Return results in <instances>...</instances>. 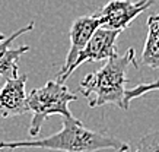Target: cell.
<instances>
[{
  "mask_svg": "<svg viewBox=\"0 0 159 152\" xmlns=\"http://www.w3.org/2000/svg\"><path fill=\"white\" fill-rule=\"evenodd\" d=\"M18 148H41L57 152H99L105 149L123 152L129 145L107 133L83 126L76 117H63L61 130L51 136L35 140H0V152Z\"/></svg>",
  "mask_w": 159,
  "mask_h": 152,
  "instance_id": "1",
  "label": "cell"
},
{
  "mask_svg": "<svg viewBox=\"0 0 159 152\" xmlns=\"http://www.w3.org/2000/svg\"><path fill=\"white\" fill-rule=\"evenodd\" d=\"M129 66L137 67L134 48H129L123 56L116 54L107 60L99 70L88 73L82 79L79 84V92L88 99L89 107L116 105L129 110L124 103Z\"/></svg>",
  "mask_w": 159,
  "mask_h": 152,
  "instance_id": "2",
  "label": "cell"
},
{
  "mask_svg": "<svg viewBox=\"0 0 159 152\" xmlns=\"http://www.w3.org/2000/svg\"><path fill=\"white\" fill-rule=\"evenodd\" d=\"M77 95L58 81H50L47 84L28 94V108L32 113L29 124V136L37 137L43 129L44 122L50 116H61L73 118L69 104L76 101Z\"/></svg>",
  "mask_w": 159,
  "mask_h": 152,
  "instance_id": "3",
  "label": "cell"
},
{
  "mask_svg": "<svg viewBox=\"0 0 159 152\" xmlns=\"http://www.w3.org/2000/svg\"><path fill=\"white\" fill-rule=\"evenodd\" d=\"M155 3L156 0H110L97 13L101 19V26L124 31L140 13H143Z\"/></svg>",
  "mask_w": 159,
  "mask_h": 152,
  "instance_id": "4",
  "label": "cell"
},
{
  "mask_svg": "<svg viewBox=\"0 0 159 152\" xmlns=\"http://www.w3.org/2000/svg\"><path fill=\"white\" fill-rule=\"evenodd\" d=\"M120 34L121 31L118 30H111V28H105V26H99L92 34V37L88 41V44L85 45V48L79 53L77 59L72 64V67L69 69L67 73L64 75V78L61 81L63 84L70 78V75L80 64L86 63V62H101V60H108L111 57H114L117 54L116 43Z\"/></svg>",
  "mask_w": 159,
  "mask_h": 152,
  "instance_id": "5",
  "label": "cell"
},
{
  "mask_svg": "<svg viewBox=\"0 0 159 152\" xmlns=\"http://www.w3.org/2000/svg\"><path fill=\"white\" fill-rule=\"evenodd\" d=\"M101 26V19L98 13H92V15H85L80 16L72 22L70 30H69V37H70V48L67 51V56L64 59V63L60 67L57 73V81L61 82L64 75L67 73V70L72 67V64L75 63V60L77 59L79 53L85 48V45L88 44L89 38L92 34L95 32ZM63 84V82H61Z\"/></svg>",
  "mask_w": 159,
  "mask_h": 152,
  "instance_id": "6",
  "label": "cell"
},
{
  "mask_svg": "<svg viewBox=\"0 0 159 152\" xmlns=\"http://www.w3.org/2000/svg\"><path fill=\"white\" fill-rule=\"evenodd\" d=\"M28 76L19 75L18 78L6 79L0 89V120L18 117L29 111L28 94L25 91Z\"/></svg>",
  "mask_w": 159,
  "mask_h": 152,
  "instance_id": "7",
  "label": "cell"
},
{
  "mask_svg": "<svg viewBox=\"0 0 159 152\" xmlns=\"http://www.w3.org/2000/svg\"><path fill=\"white\" fill-rule=\"evenodd\" d=\"M35 28V22H29L26 26H22L20 30L15 31L13 34L3 38L0 41V76L5 79H13L19 76V67L18 62L25 53L29 51V45H22V47H12L13 41L19 35L26 34Z\"/></svg>",
  "mask_w": 159,
  "mask_h": 152,
  "instance_id": "8",
  "label": "cell"
},
{
  "mask_svg": "<svg viewBox=\"0 0 159 152\" xmlns=\"http://www.w3.org/2000/svg\"><path fill=\"white\" fill-rule=\"evenodd\" d=\"M142 63L150 69H159V13L148 18V37L142 51Z\"/></svg>",
  "mask_w": 159,
  "mask_h": 152,
  "instance_id": "9",
  "label": "cell"
},
{
  "mask_svg": "<svg viewBox=\"0 0 159 152\" xmlns=\"http://www.w3.org/2000/svg\"><path fill=\"white\" fill-rule=\"evenodd\" d=\"M123 152H159V130L150 132L140 139L136 148L131 151L130 146Z\"/></svg>",
  "mask_w": 159,
  "mask_h": 152,
  "instance_id": "10",
  "label": "cell"
},
{
  "mask_svg": "<svg viewBox=\"0 0 159 152\" xmlns=\"http://www.w3.org/2000/svg\"><path fill=\"white\" fill-rule=\"evenodd\" d=\"M152 91H159V79H156L155 82H148V84H140L136 85L134 88L131 89H125V95H124V103L125 107H130V101L134 98H139L145 94H149Z\"/></svg>",
  "mask_w": 159,
  "mask_h": 152,
  "instance_id": "11",
  "label": "cell"
},
{
  "mask_svg": "<svg viewBox=\"0 0 159 152\" xmlns=\"http://www.w3.org/2000/svg\"><path fill=\"white\" fill-rule=\"evenodd\" d=\"M3 38H5V34H2V32H0V41H2Z\"/></svg>",
  "mask_w": 159,
  "mask_h": 152,
  "instance_id": "12",
  "label": "cell"
}]
</instances>
